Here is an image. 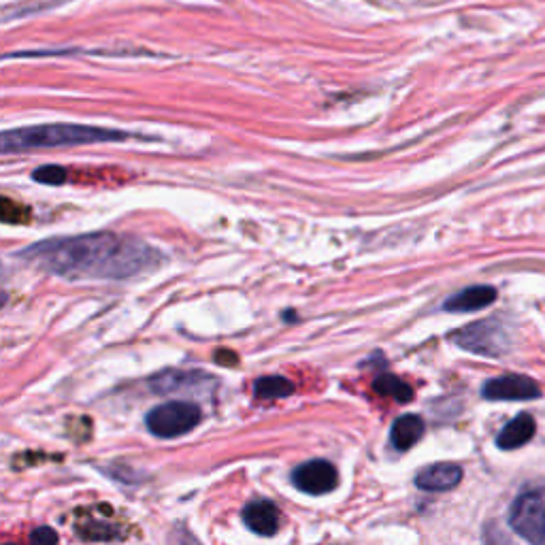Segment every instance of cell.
<instances>
[{
	"mask_svg": "<svg viewBox=\"0 0 545 545\" xmlns=\"http://www.w3.org/2000/svg\"><path fill=\"white\" fill-rule=\"evenodd\" d=\"M22 258L64 279H128L156 267L160 254L147 243L115 233H90L30 245Z\"/></svg>",
	"mask_w": 545,
	"mask_h": 545,
	"instance_id": "1",
	"label": "cell"
},
{
	"mask_svg": "<svg viewBox=\"0 0 545 545\" xmlns=\"http://www.w3.org/2000/svg\"><path fill=\"white\" fill-rule=\"evenodd\" d=\"M124 139H128V135L122 130L81 124H45L5 130L3 137H0V150H3V154H11L28 150H47V147L111 143Z\"/></svg>",
	"mask_w": 545,
	"mask_h": 545,
	"instance_id": "2",
	"label": "cell"
},
{
	"mask_svg": "<svg viewBox=\"0 0 545 545\" xmlns=\"http://www.w3.org/2000/svg\"><path fill=\"white\" fill-rule=\"evenodd\" d=\"M450 339L458 345V348L467 350L477 356H488V358H499L509 352L511 339L507 330L497 320H482L469 324L465 328L456 330L450 335Z\"/></svg>",
	"mask_w": 545,
	"mask_h": 545,
	"instance_id": "3",
	"label": "cell"
},
{
	"mask_svg": "<svg viewBox=\"0 0 545 545\" xmlns=\"http://www.w3.org/2000/svg\"><path fill=\"white\" fill-rule=\"evenodd\" d=\"M203 420V411L188 401H171L154 407L145 418L150 433L160 439H175L190 433Z\"/></svg>",
	"mask_w": 545,
	"mask_h": 545,
	"instance_id": "4",
	"label": "cell"
},
{
	"mask_svg": "<svg viewBox=\"0 0 545 545\" xmlns=\"http://www.w3.org/2000/svg\"><path fill=\"white\" fill-rule=\"evenodd\" d=\"M509 526L531 545L545 543V497L541 492H524L511 503Z\"/></svg>",
	"mask_w": 545,
	"mask_h": 545,
	"instance_id": "5",
	"label": "cell"
},
{
	"mask_svg": "<svg viewBox=\"0 0 545 545\" xmlns=\"http://www.w3.org/2000/svg\"><path fill=\"white\" fill-rule=\"evenodd\" d=\"M292 484L311 497L333 492L339 486V473L328 460H309L292 471Z\"/></svg>",
	"mask_w": 545,
	"mask_h": 545,
	"instance_id": "6",
	"label": "cell"
},
{
	"mask_svg": "<svg viewBox=\"0 0 545 545\" xmlns=\"http://www.w3.org/2000/svg\"><path fill=\"white\" fill-rule=\"evenodd\" d=\"M482 396L486 401H535L541 396V388L531 377L509 373L488 379Z\"/></svg>",
	"mask_w": 545,
	"mask_h": 545,
	"instance_id": "7",
	"label": "cell"
},
{
	"mask_svg": "<svg viewBox=\"0 0 545 545\" xmlns=\"http://www.w3.org/2000/svg\"><path fill=\"white\" fill-rule=\"evenodd\" d=\"M216 384V379L207 373L198 371H164L152 377L150 386L158 394H173V392H188V390H203Z\"/></svg>",
	"mask_w": 545,
	"mask_h": 545,
	"instance_id": "8",
	"label": "cell"
},
{
	"mask_svg": "<svg viewBox=\"0 0 545 545\" xmlns=\"http://www.w3.org/2000/svg\"><path fill=\"white\" fill-rule=\"evenodd\" d=\"M243 524L260 537H273L279 531V509L271 501H252L243 507Z\"/></svg>",
	"mask_w": 545,
	"mask_h": 545,
	"instance_id": "9",
	"label": "cell"
},
{
	"mask_svg": "<svg viewBox=\"0 0 545 545\" xmlns=\"http://www.w3.org/2000/svg\"><path fill=\"white\" fill-rule=\"evenodd\" d=\"M462 482V469L454 462H437L418 473L416 486L426 492H448Z\"/></svg>",
	"mask_w": 545,
	"mask_h": 545,
	"instance_id": "10",
	"label": "cell"
},
{
	"mask_svg": "<svg viewBox=\"0 0 545 545\" xmlns=\"http://www.w3.org/2000/svg\"><path fill=\"white\" fill-rule=\"evenodd\" d=\"M497 301V290L492 286H471L456 292L445 301L443 309L452 313H469V311H480L488 305Z\"/></svg>",
	"mask_w": 545,
	"mask_h": 545,
	"instance_id": "11",
	"label": "cell"
},
{
	"mask_svg": "<svg viewBox=\"0 0 545 545\" xmlns=\"http://www.w3.org/2000/svg\"><path fill=\"white\" fill-rule=\"evenodd\" d=\"M537 424L531 414H520L507 426H503V431L497 435V445L501 450H518L522 445H526L535 437Z\"/></svg>",
	"mask_w": 545,
	"mask_h": 545,
	"instance_id": "12",
	"label": "cell"
},
{
	"mask_svg": "<svg viewBox=\"0 0 545 545\" xmlns=\"http://www.w3.org/2000/svg\"><path fill=\"white\" fill-rule=\"evenodd\" d=\"M424 437V420L420 416H401L392 424L390 431V441L396 450H409L414 448V445Z\"/></svg>",
	"mask_w": 545,
	"mask_h": 545,
	"instance_id": "13",
	"label": "cell"
},
{
	"mask_svg": "<svg viewBox=\"0 0 545 545\" xmlns=\"http://www.w3.org/2000/svg\"><path fill=\"white\" fill-rule=\"evenodd\" d=\"M294 392V384L290 379L282 375H269V377H260L254 384V394L258 399H286Z\"/></svg>",
	"mask_w": 545,
	"mask_h": 545,
	"instance_id": "14",
	"label": "cell"
},
{
	"mask_svg": "<svg viewBox=\"0 0 545 545\" xmlns=\"http://www.w3.org/2000/svg\"><path fill=\"white\" fill-rule=\"evenodd\" d=\"M373 390H375L377 394L392 396V399H394V401H399V403H409L411 399H414V390H411V386L405 384L401 377L390 375V373H384V375L375 377Z\"/></svg>",
	"mask_w": 545,
	"mask_h": 545,
	"instance_id": "15",
	"label": "cell"
},
{
	"mask_svg": "<svg viewBox=\"0 0 545 545\" xmlns=\"http://www.w3.org/2000/svg\"><path fill=\"white\" fill-rule=\"evenodd\" d=\"M32 179L43 186H62L66 181V171L62 167H52V164H47V167H39L32 171Z\"/></svg>",
	"mask_w": 545,
	"mask_h": 545,
	"instance_id": "16",
	"label": "cell"
},
{
	"mask_svg": "<svg viewBox=\"0 0 545 545\" xmlns=\"http://www.w3.org/2000/svg\"><path fill=\"white\" fill-rule=\"evenodd\" d=\"M30 545H58V533L49 526H39L30 535Z\"/></svg>",
	"mask_w": 545,
	"mask_h": 545,
	"instance_id": "17",
	"label": "cell"
},
{
	"mask_svg": "<svg viewBox=\"0 0 545 545\" xmlns=\"http://www.w3.org/2000/svg\"><path fill=\"white\" fill-rule=\"evenodd\" d=\"M7 545H15V543H7Z\"/></svg>",
	"mask_w": 545,
	"mask_h": 545,
	"instance_id": "18",
	"label": "cell"
}]
</instances>
